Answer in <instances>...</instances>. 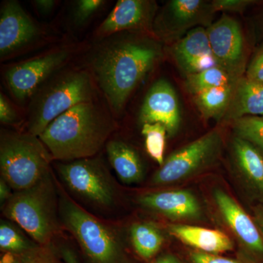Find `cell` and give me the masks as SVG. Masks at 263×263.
Here are the masks:
<instances>
[{"mask_svg": "<svg viewBox=\"0 0 263 263\" xmlns=\"http://www.w3.org/2000/svg\"><path fill=\"white\" fill-rule=\"evenodd\" d=\"M162 56L159 43L148 38H110L95 53L92 69L100 88L115 111L127 99Z\"/></svg>", "mask_w": 263, "mask_h": 263, "instance_id": "6da1fadb", "label": "cell"}, {"mask_svg": "<svg viewBox=\"0 0 263 263\" xmlns=\"http://www.w3.org/2000/svg\"><path fill=\"white\" fill-rule=\"evenodd\" d=\"M113 125L92 101L76 105L48 124L39 138L53 160L91 158L101 149Z\"/></svg>", "mask_w": 263, "mask_h": 263, "instance_id": "7a4b0ae2", "label": "cell"}, {"mask_svg": "<svg viewBox=\"0 0 263 263\" xmlns=\"http://www.w3.org/2000/svg\"><path fill=\"white\" fill-rule=\"evenodd\" d=\"M51 154L39 137L31 133L2 130V179L17 191L32 187L51 174Z\"/></svg>", "mask_w": 263, "mask_h": 263, "instance_id": "3957f363", "label": "cell"}, {"mask_svg": "<svg viewBox=\"0 0 263 263\" xmlns=\"http://www.w3.org/2000/svg\"><path fill=\"white\" fill-rule=\"evenodd\" d=\"M59 194L62 223L73 235L90 262L128 263L117 232L86 212L62 190Z\"/></svg>", "mask_w": 263, "mask_h": 263, "instance_id": "277c9868", "label": "cell"}, {"mask_svg": "<svg viewBox=\"0 0 263 263\" xmlns=\"http://www.w3.org/2000/svg\"><path fill=\"white\" fill-rule=\"evenodd\" d=\"M3 214L38 243L48 245L57 230L56 190L51 174L13 194L3 205Z\"/></svg>", "mask_w": 263, "mask_h": 263, "instance_id": "5b68a950", "label": "cell"}, {"mask_svg": "<svg viewBox=\"0 0 263 263\" xmlns=\"http://www.w3.org/2000/svg\"><path fill=\"white\" fill-rule=\"evenodd\" d=\"M94 87L86 71L68 72L53 81L33 102L28 133L39 136L50 123L76 105L91 101Z\"/></svg>", "mask_w": 263, "mask_h": 263, "instance_id": "8992f818", "label": "cell"}, {"mask_svg": "<svg viewBox=\"0 0 263 263\" xmlns=\"http://www.w3.org/2000/svg\"><path fill=\"white\" fill-rule=\"evenodd\" d=\"M222 146L221 132H209L170 155L154 174L152 183L164 186L191 179L214 164L220 156Z\"/></svg>", "mask_w": 263, "mask_h": 263, "instance_id": "52a82bcc", "label": "cell"}, {"mask_svg": "<svg viewBox=\"0 0 263 263\" xmlns=\"http://www.w3.org/2000/svg\"><path fill=\"white\" fill-rule=\"evenodd\" d=\"M59 174L72 193L101 207L113 205L116 186L100 159L86 158L59 163Z\"/></svg>", "mask_w": 263, "mask_h": 263, "instance_id": "ba28073f", "label": "cell"}, {"mask_svg": "<svg viewBox=\"0 0 263 263\" xmlns=\"http://www.w3.org/2000/svg\"><path fill=\"white\" fill-rule=\"evenodd\" d=\"M213 198L223 221L238 240L241 260L263 263V238L252 216L221 189L214 190Z\"/></svg>", "mask_w": 263, "mask_h": 263, "instance_id": "9c48e42d", "label": "cell"}, {"mask_svg": "<svg viewBox=\"0 0 263 263\" xmlns=\"http://www.w3.org/2000/svg\"><path fill=\"white\" fill-rule=\"evenodd\" d=\"M211 48L218 66L235 81L243 77L246 66V44L240 24L224 15L207 28Z\"/></svg>", "mask_w": 263, "mask_h": 263, "instance_id": "30bf717a", "label": "cell"}, {"mask_svg": "<svg viewBox=\"0 0 263 263\" xmlns=\"http://www.w3.org/2000/svg\"><path fill=\"white\" fill-rule=\"evenodd\" d=\"M70 55L67 49L57 50L10 67L5 78L12 94L19 101L32 96L48 77L65 63Z\"/></svg>", "mask_w": 263, "mask_h": 263, "instance_id": "8fae6325", "label": "cell"}, {"mask_svg": "<svg viewBox=\"0 0 263 263\" xmlns=\"http://www.w3.org/2000/svg\"><path fill=\"white\" fill-rule=\"evenodd\" d=\"M212 3L202 0H172L164 7L158 21L160 34L167 39L179 37L188 29L212 25Z\"/></svg>", "mask_w": 263, "mask_h": 263, "instance_id": "7c38bea8", "label": "cell"}, {"mask_svg": "<svg viewBox=\"0 0 263 263\" xmlns=\"http://www.w3.org/2000/svg\"><path fill=\"white\" fill-rule=\"evenodd\" d=\"M139 118L143 124H162L169 136L177 133L181 124V110L177 95L168 81L160 79L151 86L143 100Z\"/></svg>", "mask_w": 263, "mask_h": 263, "instance_id": "4fadbf2b", "label": "cell"}, {"mask_svg": "<svg viewBox=\"0 0 263 263\" xmlns=\"http://www.w3.org/2000/svg\"><path fill=\"white\" fill-rule=\"evenodd\" d=\"M138 201L142 207L173 221L197 220L202 214L196 196L186 190L147 193L138 197Z\"/></svg>", "mask_w": 263, "mask_h": 263, "instance_id": "5bb4252c", "label": "cell"}, {"mask_svg": "<svg viewBox=\"0 0 263 263\" xmlns=\"http://www.w3.org/2000/svg\"><path fill=\"white\" fill-rule=\"evenodd\" d=\"M38 29L17 1L5 2L0 13V56L24 47L37 35Z\"/></svg>", "mask_w": 263, "mask_h": 263, "instance_id": "9a60e30c", "label": "cell"}, {"mask_svg": "<svg viewBox=\"0 0 263 263\" xmlns=\"http://www.w3.org/2000/svg\"><path fill=\"white\" fill-rule=\"evenodd\" d=\"M232 159L235 173L249 197L263 205V155L251 143L235 136Z\"/></svg>", "mask_w": 263, "mask_h": 263, "instance_id": "2e32d148", "label": "cell"}, {"mask_svg": "<svg viewBox=\"0 0 263 263\" xmlns=\"http://www.w3.org/2000/svg\"><path fill=\"white\" fill-rule=\"evenodd\" d=\"M155 8V2L119 0L100 26L98 34L110 36L122 31L148 28L153 18Z\"/></svg>", "mask_w": 263, "mask_h": 263, "instance_id": "e0dca14e", "label": "cell"}, {"mask_svg": "<svg viewBox=\"0 0 263 263\" xmlns=\"http://www.w3.org/2000/svg\"><path fill=\"white\" fill-rule=\"evenodd\" d=\"M170 234L193 250L219 254L231 252L234 245L229 236L220 230L183 224H169Z\"/></svg>", "mask_w": 263, "mask_h": 263, "instance_id": "ac0fdd59", "label": "cell"}, {"mask_svg": "<svg viewBox=\"0 0 263 263\" xmlns=\"http://www.w3.org/2000/svg\"><path fill=\"white\" fill-rule=\"evenodd\" d=\"M263 116V84L240 78L235 84L231 101L221 122H235L245 117Z\"/></svg>", "mask_w": 263, "mask_h": 263, "instance_id": "d6986e66", "label": "cell"}, {"mask_svg": "<svg viewBox=\"0 0 263 263\" xmlns=\"http://www.w3.org/2000/svg\"><path fill=\"white\" fill-rule=\"evenodd\" d=\"M106 152L110 164L123 183L141 182L144 176V167L135 148L124 142L113 140L106 143Z\"/></svg>", "mask_w": 263, "mask_h": 263, "instance_id": "ffe728a7", "label": "cell"}, {"mask_svg": "<svg viewBox=\"0 0 263 263\" xmlns=\"http://www.w3.org/2000/svg\"><path fill=\"white\" fill-rule=\"evenodd\" d=\"M213 53L208 36L207 29L196 27L186 33L173 48V56L183 72L193 62L200 57Z\"/></svg>", "mask_w": 263, "mask_h": 263, "instance_id": "44dd1931", "label": "cell"}, {"mask_svg": "<svg viewBox=\"0 0 263 263\" xmlns=\"http://www.w3.org/2000/svg\"><path fill=\"white\" fill-rule=\"evenodd\" d=\"M235 83L194 95V102L205 119H215L221 122L231 101Z\"/></svg>", "mask_w": 263, "mask_h": 263, "instance_id": "7402d4cb", "label": "cell"}, {"mask_svg": "<svg viewBox=\"0 0 263 263\" xmlns=\"http://www.w3.org/2000/svg\"><path fill=\"white\" fill-rule=\"evenodd\" d=\"M133 248L142 259L149 260L155 257L163 246L164 238L158 227L149 222H139L130 228Z\"/></svg>", "mask_w": 263, "mask_h": 263, "instance_id": "603a6c76", "label": "cell"}, {"mask_svg": "<svg viewBox=\"0 0 263 263\" xmlns=\"http://www.w3.org/2000/svg\"><path fill=\"white\" fill-rule=\"evenodd\" d=\"M186 77L185 88L193 96L205 90L227 86L237 81L219 66L186 76Z\"/></svg>", "mask_w": 263, "mask_h": 263, "instance_id": "cb8c5ba5", "label": "cell"}, {"mask_svg": "<svg viewBox=\"0 0 263 263\" xmlns=\"http://www.w3.org/2000/svg\"><path fill=\"white\" fill-rule=\"evenodd\" d=\"M141 133L145 137L147 153L160 167L164 162V154L167 129L160 123H146L142 126Z\"/></svg>", "mask_w": 263, "mask_h": 263, "instance_id": "d4e9b609", "label": "cell"}, {"mask_svg": "<svg viewBox=\"0 0 263 263\" xmlns=\"http://www.w3.org/2000/svg\"><path fill=\"white\" fill-rule=\"evenodd\" d=\"M233 124L235 136L251 143L263 155V116L240 118Z\"/></svg>", "mask_w": 263, "mask_h": 263, "instance_id": "484cf974", "label": "cell"}, {"mask_svg": "<svg viewBox=\"0 0 263 263\" xmlns=\"http://www.w3.org/2000/svg\"><path fill=\"white\" fill-rule=\"evenodd\" d=\"M0 248L6 252L22 255L36 249L14 227L6 221L0 226Z\"/></svg>", "mask_w": 263, "mask_h": 263, "instance_id": "4316f807", "label": "cell"}, {"mask_svg": "<svg viewBox=\"0 0 263 263\" xmlns=\"http://www.w3.org/2000/svg\"><path fill=\"white\" fill-rule=\"evenodd\" d=\"M245 76L250 80L263 84V43L251 59Z\"/></svg>", "mask_w": 263, "mask_h": 263, "instance_id": "83f0119b", "label": "cell"}, {"mask_svg": "<svg viewBox=\"0 0 263 263\" xmlns=\"http://www.w3.org/2000/svg\"><path fill=\"white\" fill-rule=\"evenodd\" d=\"M212 6L214 13L217 11L235 12L241 13L250 5L255 4L252 0H214Z\"/></svg>", "mask_w": 263, "mask_h": 263, "instance_id": "f1b7e54d", "label": "cell"}, {"mask_svg": "<svg viewBox=\"0 0 263 263\" xmlns=\"http://www.w3.org/2000/svg\"><path fill=\"white\" fill-rule=\"evenodd\" d=\"M102 0H80L76 3V18L78 22H84L98 11L104 4Z\"/></svg>", "mask_w": 263, "mask_h": 263, "instance_id": "f546056e", "label": "cell"}, {"mask_svg": "<svg viewBox=\"0 0 263 263\" xmlns=\"http://www.w3.org/2000/svg\"><path fill=\"white\" fill-rule=\"evenodd\" d=\"M191 263H247L241 259H234L222 257L219 254L204 253L193 250L189 253Z\"/></svg>", "mask_w": 263, "mask_h": 263, "instance_id": "4dcf8cb0", "label": "cell"}, {"mask_svg": "<svg viewBox=\"0 0 263 263\" xmlns=\"http://www.w3.org/2000/svg\"><path fill=\"white\" fill-rule=\"evenodd\" d=\"M17 119V114L11 104L5 98L3 93L0 94V122L2 124H11Z\"/></svg>", "mask_w": 263, "mask_h": 263, "instance_id": "1f68e13d", "label": "cell"}, {"mask_svg": "<svg viewBox=\"0 0 263 263\" xmlns=\"http://www.w3.org/2000/svg\"><path fill=\"white\" fill-rule=\"evenodd\" d=\"M22 263H55L51 254L37 248L22 254Z\"/></svg>", "mask_w": 263, "mask_h": 263, "instance_id": "d6a6232c", "label": "cell"}, {"mask_svg": "<svg viewBox=\"0 0 263 263\" xmlns=\"http://www.w3.org/2000/svg\"><path fill=\"white\" fill-rule=\"evenodd\" d=\"M252 216L263 238V205L262 204H256L252 207Z\"/></svg>", "mask_w": 263, "mask_h": 263, "instance_id": "836d02e7", "label": "cell"}, {"mask_svg": "<svg viewBox=\"0 0 263 263\" xmlns=\"http://www.w3.org/2000/svg\"><path fill=\"white\" fill-rule=\"evenodd\" d=\"M10 186L4 179H0V202L3 205L10 200L13 194L10 191Z\"/></svg>", "mask_w": 263, "mask_h": 263, "instance_id": "e575fe53", "label": "cell"}, {"mask_svg": "<svg viewBox=\"0 0 263 263\" xmlns=\"http://www.w3.org/2000/svg\"><path fill=\"white\" fill-rule=\"evenodd\" d=\"M34 4L39 11L46 13L53 9V6L56 4V2L53 0H36V1H34Z\"/></svg>", "mask_w": 263, "mask_h": 263, "instance_id": "d590c367", "label": "cell"}, {"mask_svg": "<svg viewBox=\"0 0 263 263\" xmlns=\"http://www.w3.org/2000/svg\"><path fill=\"white\" fill-rule=\"evenodd\" d=\"M151 263H183L179 257L172 254H164Z\"/></svg>", "mask_w": 263, "mask_h": 263, "instance_id": "8d00e7d4", "label": "cell"}, {"mask_svg": "<svg viewBox=\"0 0 263 263\" xmlns=\"http://www.w3.org/2000/svg\"><path fill=\"white\" fill-rule=\"evenodd\" d=\"M0 263H22V256L11 252H5L2 257Z\"/></svg>", "mask_w": 263, "mask_h": 263, "instance_id": "74e56055", "label": "cell"}, {"mask_svg": "<svg viewBox=\"0 0 263 263\" xmlns=\"http://www.w3.org/2000/svg\"><path fill=\"white\" fill-rule=\"evenodd\" d=\"M62 256L65 263H79L76 254L70 249H62Z\"/></svg>", "mask_w": 263, "mask_h": 263, "instance_id": "f35d334b", "label": "cell"}]
</instances>
